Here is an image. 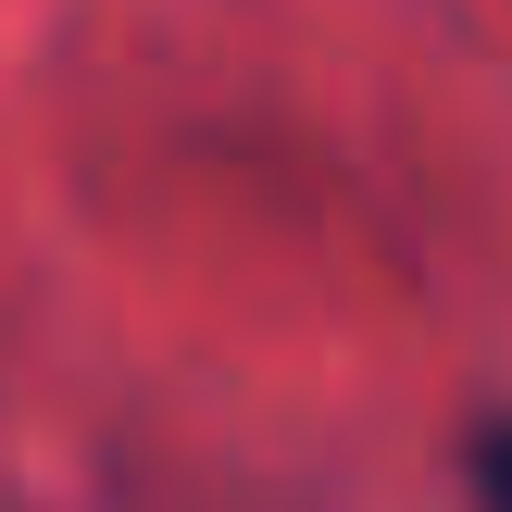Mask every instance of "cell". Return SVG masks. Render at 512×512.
I'll return each instance as SVG.
<instances>
[{"label":"cell","mask_w":512,"mask_h":512,"mask_svg":"<svg viewBox=\"0 0 512 512\" xmlns=\"http://www.w3.org/2000/svg\"><path fill=\"white\" fill-rule=\"evenodd\" d=\"M475 488H488V512H512V425H488V450H475Z\"/></svg>","instance_id":"1"}]
</instances>
